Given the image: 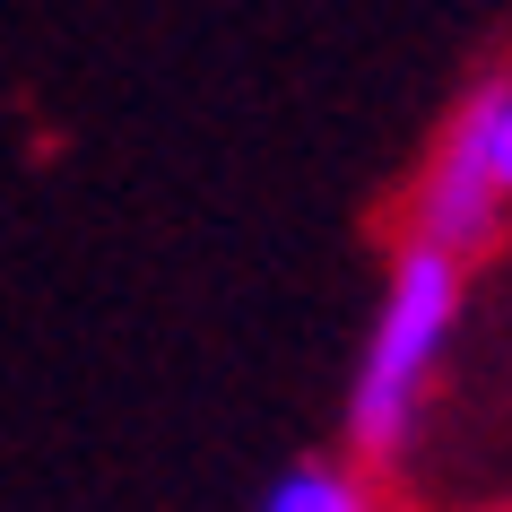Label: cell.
Returning <instances> with one entry per match:
<instances>
[{
  "instance_id": "obj_4",
  "label": "cell",
  "mask_w": 512,
  "mask_h": 512,
  "mask_svg": "<svg viewBox=\"0 0 512 512\" xmlns=\"http://www.w3.org/2000/svg\"><path fill=\"white\" fill-rule=\"evenodd\" d=\"M469 105H478L486 148H495V183H504V200H512V70H504V79H486Z\"/></svg>"
},
{
  "instance_id": "obj_3",
  "label": "cell",
  "mask_w": 512,
  "mask_h": 512,
  "mask_svg": "<svg viewBox=\"0 0 512 512\" xmlns=\"http://www.w3.org/2000/svg\"><path fill=\"white\" fill-rule=\"evenodd\" d=\"M270 512H365V495L348 478H330V469H296V478H278Z\"/></svg>"
},
{
  "instance_id": "obj_1",
  "label": "cell",
  "mask_w": 512,
  "mask_h": 512,
  "mask_svg": "<svg viewBox=\"0 0 512 512\" xmlns=\"http://www.w3.org/2000/svg\"><path fill=\"white\" fill-rule=\"evenodd\" d=\"M460 313V252L443 243H408V261L391 270V296L374 313V339H365V365H356V443L365 452H391L417 417V391H426L434 356L452 339Z\"/></svg>"
},
{
  "instance_id": "obj_2",
  "label": "cell",
  "mask_w": 512,
  "mask_h": 512,
  "mask_svg": "<svg viewBox=\"0 0 512 512\" xmlns=\"http://www.w3.org/2000/svg\"><path fill=\"white\" fill-rule=\"evenodd\" d=\"M504 217V183H495V148H486L478 105L452 113V131L434 148L426 183H417V243H443V252H478Z\"/></svg>"
}]
</instances>
